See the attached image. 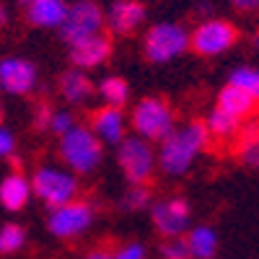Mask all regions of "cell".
<instances>
[{
    "instance_id": "1",
    "label": "cell",
    "mask_w": 259,
    "mask_h": 259,
    "mask_svg": "<svg viewBox=\"0 0 259 259\" xmlns=\"http://www.w3.org/2000/svg\"><path fill=\"white\" fill-rule=\"evenodd\" d=\"M161 168L166 174H184L192 166L194 156L200 150H207L212 145L210 133L202 119H192L182 130H171V133L161 140Z\"/></svg>"
},
{
    "instance_id": "2",
    "label": "cell",
    "mask_w": 259,
    "mask_h": 259,
    "mask_svg": "<svg viewBox=\"0 0 259 259\" xmlns=\"http://www.w3.org/2000/svg\"><path fill=\"white\" fill-rule=\"evenodd\" d=\"M60 156L62 161L73 166L75 171L85 174V171H94L104 156L101 140L85 127H70L68 133L60 140Z\"/></svg>"
},
{
    "instance_id": "3",
    "label": "cell",
    "mask_w": 259,
    "mask_h": 259,
    "mask_svg": "<svg viewBox=\"0 0 259 259\" xmlns=\"http://www.w3.org/2000/svg\"><path fill=\"white\" fill-rule=\"evenodd\" d=\"M133 127L145 140H163L174 130V112L166 99L145 96L133 112Z\"/></svg>"
},
{
    "instance_id": "4",
    "label": "cell",
    "mask_w": 259,
    "mask_h": 259,
    "mask_svg": "<svg viewBox=\"0 0 259 259\" xmlns=\"http://www.w3.org/2000/svg\"><path fill=\"white\" fill-rule=\"evenodd\" d=\"M239 39H241V31L236 29L231 21L212 18V21L200 24L192 31L187 47H192V52L200 55V57H212V55H221V52L231 50Z\"/></svg>"
},
{
    "instance_id": "5",
    "label": "cell",
    "mask_w": 259,
    "mask_h": 259,
    "mask_svg": "<svg viewBox=\"0 0 259 259\" xmlns=\"http://www.w3.org/2000/svg\"><path fill=\"white\" fill-rule=\"evenodd\" d=\"M29 187L36 197L45 205H50L52 210L65 205V202H73L75 194H78V182L70 174L57 171V168H47V166L34 171V179L29 182Z\"/></svg>"
},
{
    "instance_id": "6",
    "label": "cell",
    "mask_w": 259,
    "mask_h": 259,
    "mask_svg": "<svg viewBox=\"0 0 259 259\" xmlns=\"http://www.w3.org/2000/svg\"><path fill=\"white\" fill-rule=\"evenodd\" d=\"M57 29H60V36L68 45H75V41H80L85 36L99 34L104 29L101 6H96L94 0H80V3H75L65 11V18Z\"/></svg>"
},
{
    "instance_id": "7",
    "label": "cell",
    "mask_w": 259,
    "mask_h": 259,
    "mask_svg": "<svg viewBox=\"0 0 259 259\" xmlns=\"http://www.w3.org/2000/svg\"><path fill=\"white\" fill-rule=\"evenodd\" d=\"M117 161L130 184H148L153 179V150L140 138H122Z\"/></svg>"
},
{
    "instance_id": "8",
    "label": "cell",
    "mask_w": 259,
    "mask_h": 259,
    "mask_svg": "<svg viewBox=\"0 0 259 259\" xmlns=\"http://www.w3.org/2000/svg\"><path fill=\"white\" fill-rule=\"evenodd\" d=\"M187 31L177 24H158L145 34V57L150 62H168L187 50Z\"/></svg>"
},
{
    "instance_id": "9",
    "label": "cell",
    "mask_w": 259,
    "mask_h": 259,
    "mask_svg": "<svg viewBox=\"0 0 259 259\" xmlns=\"http://www.w3.org/2000/svg\"><path fill=\"white\" fill-rule=\"evenodd\" d=\"M94 223V210L89 202H65L50 212L47 228L57 239H75Z\"/></svg>"
},
{
    "instance_id": "10",
    "label": "cell",
    "mask_w": 259,
    "mask_h": 259,
    "mask_svg": "<svg viewBox=\"0 0 259 259\" xmlns=\"http://www.w3.org/2000/svg\"><path fill=\"white\" fill-rule=\"evenodd\" d=\"M153 226L161 236L171 239V236H184L189 228V202L184 197H171L163 202H156L150 210Z\"/></svg>"
},
{
    "instance_id": "11",
    "label": "cell",
    "mask_w": 259,
    "mask_h": 259,
    "mask_svg": "<svg viewBox=\"0 0 259 259\" xmlns=\"http://www.w3.org/2000/svg\"><path fill=\"white\" fill-rule=\"evenodd\" d=\"M0 85H3L8 94L24 96L36 85V68L29 60L8 57V60L0 62Z\"/></svg>"
},
{
    "instance_id": "12",
    "label": "cell",
    "mask_w": 259,
    "mask_h": 259,
    "mask_svg": "<svg viewBox=\"0 0 259 259\" xmlns=\"http://www.w3.org/2000/svg\"><path fill=\"white\" fill-rule=\"evenodd\" d=\"M109 55H112V39L104 31L91 34V36L75 41V45H70V62L75 68H96Z\"/></svg>"
},
{
    "instance_id": "13",
    "label": "cell",
    "mask_w": 259,
    "mask_h": 259,
    "mask_svg": "<svg viewBox=\"0 0 259 259\" xmlns=\"http://www.w3.org/2000/svg\"><path fill=\"white\" fill-rule=\"evenodd\" d=\"M145 21V6L140 0H117L109 11V26L114 34H135L138 26Z\"/></svg>"
},
{
    "instance_id": "14",
    "label": "cell",
    "mask_w": 259,
    "mask_h": 259,
    "mask_svg": "<svg viewBox=\"0 0 259 259\" xmlns=\"http://www.w3.org/2000/svg\"><path fill=\"white\" fill-rule=\"evenodd\" d=\"M91 133L101 135L106 143H119L124 138V119L119 106H101V109L91 112Z\"/></svg>"
},
{
    "instance_id": "15",
    "label": "cell",
    "mask_w": 259,
    "mask_h": 259,
    "mask_svg": "<svg viewBox=\"0 0 259 259\" xmlns=\"http://www.w3.org/2000/svg\"><path fill=\"white\" fill-rule=\"evenodd\" d=\"M215 109H221V112H226V114H231V117H236V119H246V117H251L254 119V114H256V96H251V94H246V91H241V89H236V85H226V89L218 94V106Z\"/></svg>"
},
{
    "instance_id": "16",
    "label": "cell",
    "mask_w": 259,
    "mask_h": 259,
    "mask_svg": "<svg viewBox=\"0 0 259 259\" xmlns=\"http://www.w3.org/2000/svg\"><path fill=\"white\" fill-rule=\"evenodd\" d=\"M26 8V18L31 26H41V29H52L60 26L65 18V0H29L24 6Z\"/></svg>"
},
{
    "instance_id": "17",
    "label": "cell",
    "mask_w": 259,
    "mask_h": 259,
    "mask_svg": "<svg viewBox=\"0 0 259 259\" xmlns=\"http://www.w3.org/2000/svg\"><path fill=\"white\" fill-rule=\"evenodd\" d=\"M29 194H31V187H29L26 177L21 174V171H13V174H8L3 182H0V205H3L6 210H11V212L26 207Z\"/></svg>"
},
{
    "instance_id": "18",
    "label": "cell",
    "mask_w": 259,
    "mask_h": 259,
    "mask_svg": "<svg viewBox=\"0 0 259 259\" xmlns=\"http://www.w3.org/2000/svg\"><path fill=\"white\" fill-rule=\"evenodd\" d=\"M60 94L70 104H83L94 96V83L85 73H80V68L78 70H65L60 75Z\"/></svg>"
},
{
    "instance_id": "19",
    "label": "cell",
    "mask_w": 259,
    "mask_h": 259,
    "mask_svg": "<svg viewBox=\"0 0 259 259\" xmlns=\"http://www.w3.org/2000/svg\"><path fill=\"white\" fill-rule=\"evenodd\" d=\"M187 246L192 259H212L218 254V233H215L210 226H197L187 233Z\"/></svg>"
},
{
    "instance_id": "20",
    "label": "cell",
    "mask_w": 259,
    "mask_h": 259,
    "mask_svg": "<svg viewBox=\"0 0 259 259\" xmlns=\"http://www.w3.org/2000/svg\"><path fill=\"white\" fill-rule=\"evenodd\" d=\"M241 124H244L241 119H236V117H231V114H226V112H221V109H215V112L207 117V122H205L207 133H210V140L228 143V145L236 140Z\"/></svg>"
},
{
    "instance_id": "21",
    "label": "cell",
    "mask_w": 259,
    "mask_h": 259,
    "mask_svg": "<svg viewBox=\"0 0 259 259\" xmlns=\"http://www.w3.org/2000/svg\"><path fill=\"white\" fill-rule=\"evenodd\" d=\"M26 244V231L18 223H6L0 228V254H16Z\"/></svg>"
},
{
    "instance_id": "22",
    "label": "cell",
    "mask_w": 259,
    "mask_h": 259,
    "mask_svg": "<svg viewBox=\"0 0 259 259\" xmlns=\"http://www.w3.org/2000/svg\"><path fill=\"white\" fill-rule=\"evenodd\" d=\"M101 96L109 101V106H122L127 104V96H130V89H127V80L119 78V75H112V78H104L101 80Z\"/></svg>"
},
{
    "instance_id": "23",
    "label": "cell",
    "mask_w": 259,
    "mask_h": 259,
    "mask_svg": "<svg viewBox=\"0 0 259 259\" xmlns=\"http://www.w3.org/2000/svg\"><path fill=\"white\" fill-rule=\"evenodd\" d=\"M150 200H153V189H150V184H133L124 192L122 207L127 212H138L143 207H150Z\"/></svg>"
},
{
    "instance_id": "24",
    "label": "cell",
    "mask_w": 259,
    "mask_h": 259,
    "mask_svg": "<svg viewBox=\"0 0 259 259\" xmlns=\"http://www.w3.org/2000/svg\"><path fill=\"white\" fill-rule=\"evenodd\" d=\"M231 85H236V89H241L251 96H259V73L254 68H241L231 75Z\"/></svg>"
},
{
    "instance_id": "25",
    "label": "cell",
    "mask_w": 259,
    "mask_h": 259,
    "mask_svg": "<svg viewBox=\"0 0 259 259\" xmlns=\"http://www.w3.org/2000/svg\"><path fill=\"white\" fill-rule=\"evenodd\" d=\"M161 254H163V259H192L184 236H171V239H166L161 244Z\"/></svg>"
},
{
    "instance_id": "26",
    "label": "cell",
    "mask_w": 259,
    "mask_h": 259,
    "mask_svg": "<svg viewBox=\"0 0 259 259\" xmlns=\"http://www.w3.org/2000/svg\"><path fill=\"white\" fill-rule=\"evenodd\" d=\"M52 114H55V109L47 104V101H36L34 104V117H31V124H34V130H50V122H52Z\"/></svg>"
},
{
    "instance_id": "27",
    "label": "cell",
    "mask_w": 259,
    "mask_h": 259,
    "mask_svg": "<svg viewBox=\"0 0 259 259\" xmlns=\"http://www.w3.org/2000/svg\"><path fill=\"white\" fill-rule=\"evenodd\" d=\"M70 127H73V114H70V112H55V114H52L50 130H52L55 135H65Z\"/></svg>"
},
{
    "instance_id": "28",
    "label": "cell",
    "mask_w": 259,
    "mask_h": 259,
    "mask_svg": "<svg viewBox=\"0 0 259 259\" xmlns=\"http://www.w3.org/2000/svg\"><path fill=\"white\" fill-rule=\"evenodd\" d=\"M114 259H145V246L133 241V244H124L114 251Z\"/></svg>"
},
{
    "instance_id": "29",
    "label": "cell",
    "mask_w": 259,
    "mask_h": 259,
    "mask_svg": "<svg viewBox=\"0 0 259 259\" xmlns=\"http://www.w3.org/2000/svg\"><path fill=\"white\" fill-rule=\"evenodd\" d=\"M13 150H16V138L8 133L6 127H0V158L13 156Z\"/></svg>"
},
{
    "instance_id": "30",
    "label": "cell",
    "mask_w": 259,
    "mask_h": 259,
    "mask_svg": "<svg viewBox=\"0 0 259 259\" xmlns=\"http://www.w3.org/2000/svg\"><path fill=\"white\" fill-rule=\"evenodd\" d=\"M231 3H233V8L239 13H251V11H256L259 0H231Z\"/></svg>"
},
{
    "instance_id": "31",
    "label": "cell",
    "mask_w": 259,
    "mask_h": 259,
    "mask_svg": "<svg viewBox=\"0 0 259 259\" xmlns=\"http://www.w3.org/2000/svg\"><path fill=\"white\" fill-rule=\"evenodd\" d=\"M85 259H114V251H106V249H96V251H91Z\"/></svg>"
},
{
    "instance_id": "32",
    "label": "cell",
    "mask_w": 259,
    "mask_h": 259,
    "mask_svg": "<svg viewBox=\"0 0 259 259\" xmlns=\"http://www.w3.org/2000/svg\"><path fill=\"white\" fill-rule=\"evenodd\" d=\"M8 24V11H6V6L0 3V26H6Z\"/></svg>"
},
{
    "instance_id": "33",
    "label": "cell",
    "mask_w": 259,
    "mask_h": 259,
    "mask_svg": "<svg viewBox=\"0 0 259 259\" xmlns=\"http://www.w3.org/2000/svg\"><path fill=\"white\" fill-rule=\"evenodd\" d=\"M3 117H6V112H3V101H0V124H3Z\"/></svg>"
}]
</instances>
